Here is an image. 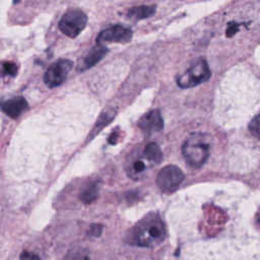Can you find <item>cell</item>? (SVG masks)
<instances>
[{"mask_svg":"<svg viewBox=\"0 0 260 260\" xmlns=\"http://www.w3.org/2000/svg\"><path fill=\"white\" fill-rule=\"evenodd\" d=\"M87 16L80 9H69L59 21L60 30L69 38H76L86 26Z\"/></svg>","mask_w":260,"mask_h":260,"instance_id":"277c9868","label":"cell"},{"mask_svg":"<svg viewBox=\"0 0 260 260\" xmlns=\"http://www.w3.org/2000/svg\"><path fill=\"white\" fill-rule=\"evenodd\" d=\"M64 260H90L87 250L83 248H75L67 252Z\"/></svg>","mask_w":260,"mask_h":260,"instance_id":"5bb4252c","label":"cell"},{"mask_svg":"<svg viewBox=\"0 0 260 260\" xmlns=\"http://www.w3.org/2000/svg\"><path fill=\"white\" fill-rule=\"evenodd\" d=\"M182 153L191 167H201L209 156V143L200 133L191 134L182 146Z\"/></svg>","mask_w":260,"mask_h":260,"instance_id":"7a4b0ae2","label":"cell"},{"mask_svg":"<svg viewBox=\"0 0 260 260\" xmlns=\"http://www.w3.org/2000/svg\"><path fill=\"white\" fill-rule=\"evenodd\" d=\"M27 108L28 105L22 96H14L0 102V109L13 119L20 116Z\"/></svg>","mask_w":260,"mask_h":260,"instance_id":"9c48e42d","label":"cell"},{"mask_svg":"<svg viewBox=\"0 0 260 260\" xmlns=\"http://www.w3.org/2000/svg\"><path fill=\"white\" fill-rule=\"evenodd\" d=\"M102 231H103V225L100 223H93L90 225L89 230H88V235L89 236H93V237H99L102 235Z\"/></svg>","mask_w":260,"mask_h":260,"instance_id":"ac0fdd59","label":"cell"},{"mask_svg":"<svg viewBox=\"0 0 260 260\" xmlns=\"http://www.w3.org/2000/svg\"><path fill=\"white\" fill-rule=\"evenodd\" d=\"M132 36H133V32L130 28L120 24H116L102 30L96 38V44L104 45V46L106 44H112V43L126 44L131 41Z\"/></svg>","mask_w":260,"mask_h":260,"instance_id":"52a82bcc","label":"cell"},{"mask_svg":"<svg viewBox=\"0 0 260 260\" xmlns=\"http://www.w3.org/2000/svg\"><path fill=\"white\" fill-rule=\"evenodd\" d=\"M109 52L108 48L104 45H99L96 44L95 47H93L83 58L81 63L79 64V71H84L89 69L90 67L94 66L99 61H101L104 56Z\"/></svg>","mask_w":260,"mask_h":260,"instance_id":"30bf717a","label":"cell"},{"mask_svg":"<svg viewBox=\"0 0 260 260\" xmlns=\"http://www.w3.org/2000/svg\"><path fill=\"white\" fill-rule=\"evenodd\" d=\"M143 156L147 160L153 162V164H158L160 162L162 158V153L160 148L156 143H149L145 146L144 151H143Z\"/></svg>","mask_w":260,"mask_h":260,"instance_id":"7c38bea8","label":"cell"},{"mask_svg":"<svg viewBox=\"0 0 260 260\" xmlns=\"http://www.w3.org/2000/svg\"><path fill=\"white\" fill-rule=\"evenodd\" d=\"M99 190H100V188H99L98 184H92V185L88 186L80 194L81 201L85 204H89V203L93 202L99 195Z\"/></svg>","mask_w":260,"mask_h":260,"instance_id":"4fadbf2b","label":"cell"},{"mask_svg":"<svg viewBox=\"0 0 260 260\" xmlns=\"http://www.w3.org/2000/svg\"><path fill=\"white\" fill-rule=\"evenodd\" d=\"M249 130L252 135L260 140V115L256 116L249 124Z\"/></svg>","mask_w":260,"mask_h":260,"instance_id":"e0dca14e","label":"cell"},{"mask_svg":"<svg viewBox=\"0 0 260 260\" xmlns=\"http://www.w3.org/2000/svg\"><path fill=\"white\" fill-rule=\"evenodd\" d=\"M138 126L145 133L160 131L164 127V121L159 111L152 110L143 115L138 121Z\"/></svg>","mask_w":260,"mask_h":260,"instance_id":"ba28073f","label":"cell"},{"mask_svg":"<svg viewBox=\"0 0 260 260\" xmlns=\"http://www.w3.org/2000/svg\"><path fill=\"white\" fill-rule=\"evenodd\" d=\"M72 67L73 62L68 59H60L54 62L46 70L44 74V82L51 88L61 85L67 78V75Z\"/></svg>","mask_w":260,"mask_h":260,"instance_id":"5b68a950","label":"cell"},{"mask_svg":"<svg viewBox=\"0 0 260 260\" xmlns=\"http://www.w3.org/2000/svg\"><path fill=\"white\" fill-rule=\"evenodd\" d=\"M20 260H40L39 256L32 252H28V251H23L21 254H20V257H19Z\"/></svg>","mask_w":260,"mask_h":260,"instance_id":"d6986e66","label":"cell"},{"mask_svg":"<svg viewBox=\"0 0 260 260\" xmlns=\"http://www.w3.org/2000/svg\"><path fill=\"white\" fill-rule=\"evenodd\" d=\"M258 221H259V223H260V215H259V217H258Z\"/></svg>","mask_w":260,"mask_h":260,"instance_id":"ffe728a7","label":"cell"},{"mask_svg":"<svg viewBox=\"0 0 260 260\" xmlns=\"http://www.w3.org/2000/svg\"><path fill=\"white\" fill-rule=\"evenodd\" d=\"M184 180L183 172L176 166L170 165L162 168L156 176V184L164 192L175 191Z\"/></svg>","mask_w":260,"mask_h":260,"instance_id":"8992f818","label":"cell"},{"mask_svg":"<svg viewBox=\"0 0 260 260\" xmlns=\"http://www.w3.org/2000/svg\"><path fill=\"white\" fill-rule=\"evenodd\" d=\"M166 238V228L157 214H147L129 230L126 242L139 247H154Z\"/></svg>","mask_w":260,"mask_h":260,"instance_id":"6da1fadb","label":"cell"},{"mask_svg":"<svg viewBox=\"0 0 260 260\" xmlns=\"http://www.w3.org/2000/svg\"><path fill=\"white\" fill-rule=\"evenodd\" d=\"M18 67L14 62L4 61L0 64L1 76H15L17 74Z\"/></svg>","mask_w":260,"mask_h":260,"instance_id":"9a60e30c","label":"cell"},{"mask_svg":"<svg viewBox=\"0 0 260 260\" xmlns=\"http://www.w3.org/2000/svg\"><path fill=\"white\" fill-rule=\"evenodd\" d=\"M210 75L211 72L207 62L200 59L178 77L177 83L182 88L193 87L209 79Z\"/></svg>","mask_w":260,"mask_h":260,"instance_id":"3957f363","label":"cell"},{"mask_svg":"<svg viewBox=\"0 0 260 260\" xmlns=\"http://www.w3.org/2000/svg\"><path fill=\"white\" fill-rule=\"evenodd\" d=\"M145 170V164L142 159H136L132 161L130 167L128 168V173L130 174L131 177L136 178L137 176L141 175Z\"/></svg>","mask_w":260,"mask_h":260,"instance_id":"2e32d148","label":"cell"},{"mask_svg":"<svg viewBox=\"0 0 260 260\" xmlns=\"http://www.w3.org/2000/svg\"><path fill=\"white\" fill-rule=\"evenodd\" d=\"M154 12H155V6L141 5V6L130 8L127 12V17L134 20H139V19L150 17L151 15L154 14Z\"/></svg>","mask_w":260,"mask_h":260,"instance_id":"8fae6325","label":"cell"}]
</instances>
